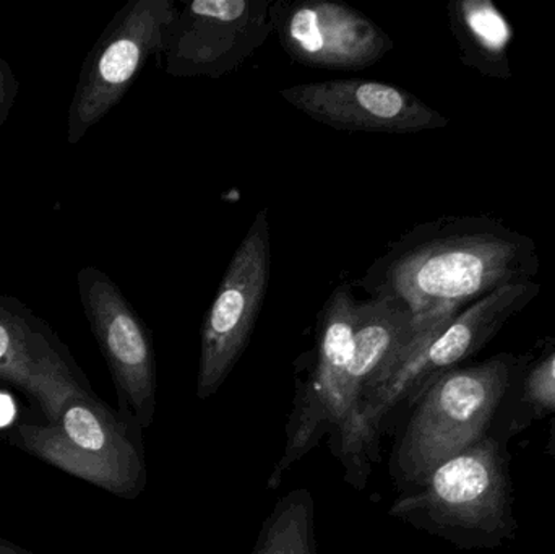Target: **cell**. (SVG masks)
<instances>
[{"label":"cell","mask_w":555,"mask_h":554,"mask_svg":"<svg viewBox=\"0 0 555 554\" xmlns=\"http://www.w3.org/2000/svg\"><path fill=\"white\" fill-rule=\"evenodd\" d=\"M537 267L533 243L504 224L443 218L395 241L361 286L371 298L400 302L424 331L437 334L494 289L531 280Z\"/></svg>","instance_id":"cell-1"},{"label":"cell","mask_w":555,"mask_h":554,"mask_svg":"<svg viewBox=\"0 0 555 554\" xmlns=\"http://www.w3.org/2000/svg\"><path fill=\"white\" fill-rule=\"evenodd\" d=\"M538 293L540 285L531 280L494 289L459 312L439 334L365 390L351 422L330 439L351 487L362 490L367 485L387 416L400 407L410 409L436 377L479 353Z\"/></svg>","instance_id":"cell-2"},{"label":"cell","mask_w":555,"mask_h":554,"mask_svg":"<svg viewBox=\"0 0 555 554\" xmlns=\"http://www.w3.org/2000/svg\"><path fill=\"white\" fill-rule=\"evenodd\" d=\"M460 550H494L517 536L508 442L494 435L440 464L388 511Z\"/></svg>","instance_id":"cell-3"},{"label":"cell","mask_w":555,"mask_h":554,"mask_svg":"<svg viewBox=\"0 0 555 554\" xmlns=\"http://www.w3.org/2000/svg\"><path fill=\"white\" fill-rule=\"evenodd\" d=\"M524 357L495 355L462 364L433 381L410 407L395 442L390 474L403 491L427 480L443 462L491 435L495 416Z\"/></svg>","instance_id":"cell-4"},{"label":"cell","mask_w":555,"mask_h":554,"mask_svg":"<svg viewBox=\"0 0 555 554\" xmlns=\"http://www.w3.org/2000/svg\"><path fill=\"white\" fill-rule=\"evenodd\" d=\"M142 435L119 410L90 392L68 400L54 422L16 423L7 439L70 477L133 501L149 485Z\"/></svg>","instance_id":"cell-5"},{"label":"cell","mask_w":555,"mask_h":554,"mask_svg":"<svg viewBox=\"0 0 555 554\" xmlns=\"http://www.w3.org/2000/svg\"><path fill=\"white\" fill-rule=\"evenodd\" d=\"M178 9L175 0H130L114 15L81 67L68 107L70 145L119 104L150 57L159 61Z\"/></svg>","instance_id":"cell-6"},{"label":"cell","mask_w":555,"mask_h":554,"mask_svg":"<svg viewBox=\"0 0 555 554\" xmlns=\"http://www.w3.org/2000/svg\"><path fill=\"white\" fill-rule=\"evenodd\" d=\"M272 269L269 210L260 208L241 241L205 315L197 397L210 399L243 357L266 302Z\"/></svg>","instance_id":"cell-7"},{"label":"cell","mask_w":555,"mask_h":554,"mask_svg":"<svg viewBox=\"0 0 555 554\" xmlns=\"http://www.w3.org/2000/svg\"><path fill=\"white\" fill-rule=\"evenodd\" d=\"M78 296L91 334L106 361L117 410L145 431L156 413L155 348L152 332L107 273L94 266L77 273Z\"/></svg>","instance_id":"cell-8"},{"label":"cell","mask_w":555,"mask_h":554,"mask_svg":"<svg viewBox=\"0 0 555 554\" xmlns=\"http://www.w3.org/2000/svg\"><path fill=\"white\" fill-rule=\"evenodd\" d=\"M358 305L351 286L343 283L333 289L320 311L315 358L306 379L297 384L283 455L270 475L269 490H276L300 459L338 429L343 377L351 358Z\"/></svg>","instance_id":"cell-9"},{"label":"cell","mask_w":555,"mask_h":554,"mask_svg":"<svg viewBox=\"0 0 555 554\" xmlns=\"http://www.w3.org/2000/svg\"><path fill=\"white\" fill-rule=\"evenodd\" d=\"M275 0H194L179 5L156 64L176 78L237 70L273 33Z\"/></svg>","instance_id":"cell-10"},{"label":"cell","mask_w":555,"mask_h":554,"mask_svg":"<svg viewBox=\"0 0 555 554\" xmlns=\"http://www.w3.org/2000/svg\"><path fill=\"white\" fill-rule=\"evenodd\" d=\"M0 384L54 422L74 397L94 392L90 381L48 322L16 298L0 295Z\"/></svg>","instance_id":"cell-11"},{"label":"cell","mask_w":555,"mask_h":554,"mask_svg":"<svg viewBox=\"0 0 555 554\" xmlns=\"http://www.w3.org/2000/svg\"><path fill=\"white\" fill-rule=\"evenodd\" d=\"M273 31L294 61L325 70H364L393 49V39L361 10L332 0H275Z\"/></svg>","instance_id":"cell-12"},{"label":"cell","mask_w":555,"mask_h":554,"mask_svg":"<svg viewBox=\"0 0 555 554\" xmlns=\"http://www.w3.org/2000/svg\"><path fill=\"white\" fill-rule=\"evenodd\" d=\"M281 98L317 123L348 132L413 133L449 119L404 88L364 78L294 85Z\"/></svg>","instance_id":"cell-13"},{"label":"cell","mask_w":555,"mask_h":554,"mask_svg":"<svg viewBox=\"0 0 555 554\" xmlns=\"http://www.w3.org/2000/svg\"><path fill=\"white\" fill-rule=\"evenodd\" d=\"M450 25L463 61L489 77L508 78L512 29L489 0H456L449 5Z\"/></svg>","instance_id":"cell-14"},{"label":"cell","mask_w":555,"mask_h":554,"mask_svg":"<svg viewBox=\"0 0 555 554\" xmlns=\"http://www.w3.org/2000/svg\"><path fill=\"white\" fill-rule=\"evenodd\" d=\"M555 415V350L538 361L524 357L515 373L491 435L511 442L534 423Z\"/></svg>","instance_id":"cell-15"},{"label":"cell","mask_w":555,"mask_h":554,"mask_svg":"<svg viewBox=\"0 0 555 554\" xmlns=\"http://www.w3.org/2000/svg\"><path fill=\"white\" fill-rule=\"evenodd\" d=\"M253 554H317L315 501L309 490L297 488L278 501Z\"/></svg>","instance_id":"cell-16"},{"label":"cell","mask_w":555,"mask_h":554,"mask_svg":"<svg viewBox=\"0 0 555 554\" xmlns=\"http://www.w3.org/2000/svg\"><path fill=\"white\" fill-rule=\"evenodd\" d=\"M18 90V78H16L12 65L5 59L0 57V127L9 119Z\"/></svg>","instance_id":"cell-17"},{"label":"cell","mask_w":555,"mask_h":554,"mask_svg":"<svg viewBox=\"0 0 555 554\" xmlns=\"http://www.w3.org/2000/svg\"><path fill=\"white\" fill-rule=\"evenodd\" d=\"M0 554H35L28 552V550L22 549V546L15 545V543L9 542V540L0 539Z\"/></svg>","instance_id":"cell-18"},{"label":"cell","mask_w":555,"mask_h":554,"mask_svg":"<svg viewBox=\"0 0 555 554\" xmlns=\"http://www.w3.org/2000/svg\"><path fill=\"white\" fill-rule=\"evenodd\" d=\"M546 454L555 461V415L551 418L550 439H547Z\"/></svg>","instance_id":"cell-19"}]
</instances>
